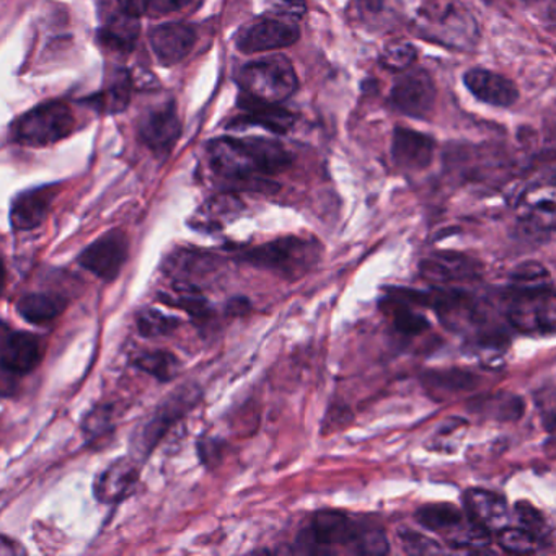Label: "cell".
<instances>
[{"mask_svg": "<svg viewBox=\"0 0 556 556\" xmlns=\"http://www.w3.org/2000/svg\"><path fill=\"white\" fill-rule=\"evenodd\" d=\"M292 553L302 555H383L389 542L380 527L341 510H318L295 535Z\"/></svg>", "mask_w": 556, "mask_h": 556, "instance_id": "6da1fadb", "label": "cell"}, {"mask_svg": "<svg viewBox=\"0 0 556 556\" xmlns=\"http://www.w3.org/2000/svg\"><path fill=\"white\" fill-rule=\"evenodd\" d=\"M207 154L214 174L232 181H258L281 174L292 162L281 142L263 138L224 136L211 142Z\"/></svg>", "mask_w": 556, "mask_h": 556, "instance_id": "7a4b0ae2", "label": "cell"}, {"mask_svg": "<svg viewBox=\"0 0 556 556\" xmlns=\"http://www.w3.org/2000/svg\"><path fill=\"white\" fill-rule=\"evenodd\" d=\"M409 24L432 43L467 51L478 41V24L458 0H405Z\"/></svg>", "mask_w": 556, "mask_h": 556, "instance_id": "3957f363", "label": "cell"}, {"mask_svg": "<svg viewBox=\"0 0 556 556\" xmlns=\"http://www.w3.org/2000/svg\"><path fill=\"white\" fill-rule=\"evenodd\" d=\"M236 262L253 268L268 269L286 281H299L311 273L321 260V245L307 237H279L262 245L227 247Z\"/></svg>", "mask_w": 556, "mask_h": 556, "instance_id": "277c9868", "label": "cell"}, {"mask_svg": "<svg viewBox=\"0 0 556 556\" xmlns=\"http://www.w3.org/2000/svg\"><path fill=\"white\" fill-rule=\"evenodd\" d=\"M201 396L203 393L197 386H185L170 393L152 413L151 418L135 429L129 441V455L139 464H144L164 441L167 432L201 402Z\"/></svg>", "mask_w": 556, "mask_h": 556, "instance_id": "5b68a950", "label": "cell"}, {"mask_svg": "<svg viewBox=\"0 0 556 556\" xmlns=\"http://www.w3.org/2000/svg\"><path fill=\"white\" fill-rule=\"evenodd\" d=\"M510 327L527 334H556V291L549 286L523 285L506 298Z\"/></svg>", "mask_w": 556, "mask_h": 556, "instance_id": "8992f818", "label": "cell"}, {"mask_svg": "<svg viewBox=\"0 0 556 556\" xmlns=\"http://www.w3.org/2000/svg\"><path fill=\"white\" fill-rule=\"evenodd\" d=\"M242 92L253 99L282 103L294 96L299 87L298 74L291 61L281 54L260 58L245 64L239 73Z\"/></svg>", "mask_w": 556, "mask_h": 556, "instance_id": "52a82bcc", "label": "cell"}, {"mask_svg": "<svg viewBox=\"0 0 556 556\" xmlns=\"http://www.w3.org/2000/svg\"><path fill=\"white\" fill-rule=\"evenodd\" d=\"M76 128L73 110L64 102L35 106L12 125L11 138L25 148H48L63 141Z\"/></svg>", "mask_w": 556, "mask_h": 556, "instance_id": "ba28073f", "label": "cell"}, {"mask_svg": "<svg viewBox=\"0 0 556 556\" xmlns=\"http://www.w3.org/2000/svg\"><path fill=\"white\" fill-rule=\"evenodd\" d=\"M416 519L421 526L432 532L441 533L451 545L473 546L481 548L490 543V532L475 523L467 513L451 504H429L416 513Z\"/></svg>", "mask_w": 556, "mask_h": 556, "instance_id": "9c48e42d", "label": "cell"}, {"mask_svg": "<svg viewBox=\"0 0 556 556\" xmlns=\"http://www.w3.org/2000/svg\"><path fill=\"white\" fill-rule=\"evenodd\" d=\"M128 258V236L123 230L112 229L87 245L77 255V263L100 281L113 282L122 275Z\"/></svg>", "mask_w": 556, "mask_h": 556, "instance_id": "30bf717a", "label": "cell"}, {"mask_svg": "<svg viewBox=\"0 0 556 556\" xmlns=\"http://www.w3.org/2000/svg\"><path fill=\"white\" fill-rule=\"evenodd\" d=\"M301 37L295 22L278 17H262L243 25L236 35V47L240 53H273L292 47Z\"/></svg>", "mask_w": 556, "mask_h": 556, "instance_id": "8fae6325", "label": "cell"}, {"mask_svg": "<svg viewBox=\"0 0 556 556\" xmlns=\"http://www.w3.org/2000/svg\"><path fill=\"white\" fill-rule=\"evenodd\" d=\"M45 356V344L38 334L24 330L2 328L0 341V369L2 377H24L34 372Z\"/></svg>", "mask_w": 556, "mask_h": 556, "instance_id": "7c38bea8", "label": "cell"}, {"mask_svg": "<svg viewBox=\"0 0 556 556\" xmlns=\"http://www.w3.org/2000/svg\"><path fill=\"white\" fill-rule=\"evenodd\" d=\"M435 97L438 90L432 77L425 70H408L393 86L390 103L402 115L426 119L434 110Z\"/></svg>", "mask_w": 556, "mask_h": 556, "instance_id": "4fadbf2b", "label": "cell"}, {"mask_svg": "<svg viewBox=\"0 0 556 556\" xmlns=\"http://www.w3.org/2000/svg\"><path fill=\"white\" fill-rule=\"evenodd\" d=\"M141 477V464L131 455L113 460L93 481V496L100 504L116 507L131 497Z\"/></svg>", "mask_w": 556, "mask_h": 556, "instance_id": "5bb4252c", "label": "cell"}, {"mask_svg": "<svg viewBox=\"0 0 556 556\" xmlns=\"http://www.w3.org/2000/svg\"><path fill=\"white\" fill-rule=\"evenodd\" d=\"M181 135V122L174 102L152 106L139 119V136L151 151L167 155Z\"/></svg>", "mask_w": 556, "mask_h": 556, "instance_id": "9a60e30c", "label": "cell"}, {"mask_svg": "<svg viewBox=\"0 0 556 556\" xmlns=\"http://www.w3.org/2000/svg\"><path fill=\"white\" fill-rule=\"evenodd\" d=\"M240 115L229 123V129L256 128L266 129L275 135H288L295 123V116L279 103L263 102L242 92L239 103Z\"/></svg>", "mask_w": 556, "mask_h": 556, "instance_id": "2e32d148", "label": "cell"}, {"mask_svg": "<svg viewBox=\"0 0 556 556\" xmlns=\"http://www.w3.org/2000/svg\"><path fill=\"white\" fill-rule=\"evenodd\" d=\"M198 34L193 25L185 22H168L159 25L149 34V43L159 63L165 67L181 63L197 45Z\"/></svg>", "mask_w": 556, "mask_h": 556, "instance_id": "e0dca14e", "label": "cell"}, {"mask_svg": "<svg viewBox=\"0 0 556 556\" xmlns=\"http://www.w3.org/2000/svg\"><path fill=\"white\" fill-rule=\"evenodd\" d=\"M56 194L58 188L54 185L34 188L17 194L11 207L12 229L15 232H30L38 229L47 219Z\"/></svg>", "mask_w": 556, "mask_h": 556, "instance_id": "ac0fdd59", "label": "cell"}, {"mask_svg": "<svg viewBox=\"0 0 556 556\" xmlns=\"http://www.w3.org/2000/svg\"><path fill=\"white\" fill-rule=\"evenodd\" d=\"M517 214L527 226L556 230V180L533 185L520 194Z\"/></svg>", "mask_w": 556, "mask_h": 556, "instance_id": "d6986e66", "label": "cell"}, {"mask_svg": "<svg viewBox=\"0 0 556 556\" xmlns=\"http://www.w3.org/2000/svg\"><path fill=\"white\" fill-rule=\"evenodd\" d=\"M464 84L471 96L480 102L500 109H509L519 99V90L513 80L486 70H470L465 73Z\"/></svg>", "mask_w": 556, "mask_h": 556, "instance_id": "ffe728a7", "label": "cell"}, {"mask_svg": "<svg viewBox=\"0 0 556 556\" xmlns=\"http://www.w3.org/2000/svg\"><path fill=\"white\" fill-rule=\"evenodd\" d=\"M435 142L422 132L408 128H395L392 157L403 170H425L434 157Z\"/></svg>", "mask_w": 556, "mask_h": 556, "instance_id": "44dd1931", "label": "cell"}, {"mask_svg": "<svg viewBox=\"0 0 556 556\" xmlns=\"http://www.w3.org/2000/svg\"><path fill=\"white\" fill-rule=\"evenodd\" d=\"M139 35H141L139 17L119 9L118 12L106 15L97 31V40L100 47L105 48L110 53L125 56L135 51Z\"/></svg>", "mask_w": 556, "mask_h": 556, "instance_id": "7402d4cb", "label": "cell"}, {"mask_svg": "<svg viewBox=\"0 0 556 556\" xmlns=\"http://www.w3.org/2000/svg\"><path fill=\"white\" fill-rule=\"evenodd\" d=\"M465 513L486 532H500L509 526V510L500 494L484 490H470L464 496Z\"/></svg>", "mask_w": 556, "mask_h": 556, "instance_id": "603a6c76", "label": "cell"}, {"mask_svg": "<svg viewBox=\"0 0 556 556\" xmlns=\"http://www.w3.org/2000/svg\"><path fill=\"white\" fill-rule=\"evenodd\" d=\"M421 271L429 281L452 282L478 278L481 268L468 256L458 253H438L422 262Z\"/></svg>", "mask_w": 556, "mask_h": 556, "instance_id": "cb8c5ba5", "label": "cell"}, {"mask_svg": "<svg viewBox=\"0 0 556 556\" xmlns=\"http://www.w3.org/2000/svg\"><path fill=\"white\" fill-rule=\"evenodd\" d=\"M70 301L56 292H28L15 302V312L31 325H48L66 312Z\"/></svg>", "mask_w": 556, "mask_h": 556, "instance_id": "d4e9b609", "label": "cell"}, {"mask_svg": "<svg viewBox=\"0 0 556 556\" xmlns=\"http://www.w3.org/2000/svg\"><path fill=\"white\" fill-rule=\"evenodd\" d=\"M132 80L126 71H116L115 77L110 80L105 89L86 100L90 109L100 115H116L125 112L131 102Z\"/></svg>", "mask_w": 556, "mask_h": 556, "instance_id": "484cf974", "label": "cell"}, {"mask_svg": "<svg viewBox=\"0 0 556 556\" xmlns=\"http://www.w3.org/2000/svg\"><path fill=\"white\" fill-rule=\"evenodd\" d=\"M132 367L154 377L157 382L167 383L180 374L181 361L172 351H144L132 357Z\"/></svg>", "mask_w": 556, "mask_h": 556, "instance_id": "4316f807", "label": "cell"}, {"mask_svg": "<svg viewBox=\"0 0 556 556\" xmlns=\"http://www.w3.org/2000/svg\"><path fill=\"white\" fill-rule=\"evenodd\" d=\"M115 406L112 403H97L80 421V432H83L86 444L96 445L103 439L110 438L115 431Z\"/></svg>", "mask_w": 556, "mask_h": 556, "instance_id": "83f0119b", "label": "cell"}, {"mask_svg": "<svg viewBox=\"0 0 556 556\" xmlns=\"http://www.w3.org/2000/svg\"><path fill=\"white\" fill-rule=\"evenodd\" d=\"M475 412L486 418L500 419V421H514L520 418L523 412V403L517 396L507 393L486 395L475 402Z\"/></svg>", "mask_w": 556, "mask_h": 556, "instance_id": "f1b7e54d", "label": "cell"}, {"mask_svg": "<svg viewBox=\"0 0 556 556\" xmlns=\"http://www.w3.org/2000/svg\"><path fill=\"white\" fill-rule=\"evenodd\" d=\"M181 318L164 314L157 308H142L136 317V327L144 338L167 337L180 328Z\"/></svg>", "mask_w": 556, "mask_h": 556, "instance_id": "f546056e", "label": "cell"}, {"mask_svg": "<svg viewBox=\"0 0 556 556\" xmlns=\"http://www.w3.org/2000/svg\"><path fill=\"white\" fill-rule=\"evenodd\" d=\"M477 379L470 372L451 370V372H432L426 376V386L435 396H447L462 390L471 389Z\"/></svg>", "mask_w": 556, "mask_h": 556, "instance_id": "4dcf8cb0", "label": "cell"}, {"mask_svg": "<svg viewBox=\"0 0 556 556\" xmlns=\"http://www.w3.org/2000/svg\"><path fill=\"white\" fill-rule=\"evenodd\" d=\"M161 301L165 302L167 305L184 308V311L200 325L210 324V320H213L214 315H216L211 302L207 301L206 298H203V295L194 294L193 291H178V295L175 299L162 298L161 295Z\"/></svg>", "mask_w": 556, "mask_h": 556, "instance_id": "1f68e13d", "label": "cell"}, {"mask_svg": "<svg viewBox=\"0 0 556 556\" xmlns=\"http://www.w3.org/2000/svg\"><path fill=\"white\" fill-rule=\"evenodd\" d=\"M497 539L500 545L509 553H533L542 545V540L522 526L504 527L497 532Z\"/></svg>", "mask_w": 556, "mask_h": 556, "instance_id": "d6a6232c", "label": "cell"}, {"mask_svg": "<svg viewBox=\"0 0 556 556\" xmlns=\"http://www.w3.org/2000/svg\"><path fill=\"white\" fill-rule=\"evenodd\" d=\"M416 58H418V51L412 43H408V41H393V43L387 45L380 61L389 71L405 73V71L412 70L413 64L416 63Z\"/></svg>", "mask_w": 556, "mask_h": 556, "instance_id": "836d02e7", "label": "cell"}, {"mask_svg": "<svg viewBox=\"0 0 556 556\" xmlns=\"http://www.w3.org/2000/svg\"><path fill=\"white\" fill-rule=\"evenodd\" d=\"M242 203L237 198L232 197H219L214 200L207 201L204 210H201L200 216L198 217V224H206L207 227L220 226V217L237 216Z\"/></svg>", "mask_w": 556, "mask_h": 556, "instance_id": "e575fe53", "label": "cell"}, {"mask_svg": "<svg viewBox=\"0 0 556 556\" xmlns=\"http://www.w3.org/2000/svg\"><path fill=\"white\" fill-rule=\"evenodd\" d=\"M266 9L273 17L298 24L307 11V0H266Z\"/></svg>", "mask_w": 556, "mask_h": 556, "instance_id": "d590c367", "label": "cell"}, {"mask_svg": "<svg viewBox=\"0 0 556 556\" xmlns=\"http://www.w3.org/2000/svg\"><path fill=\"white\" fill-rule=\"evenodd\" d=\"M197 448L201 464L206 465L210 470H213L223 462L226 442L220 438H216V435H206V438H201L198 441Z\"/></svg>", "mask_w": 556, "mask_h": 556, "instance_id": "8d00e7d4", "label": "cell"}, {"mask_svg": "<svg viewBox=\"0 0 556 556\" xmlns=\"http://www.w3.org/2000/svg\"><path fill=\"white\" fill-rule=\"evenodd\" d=\"M516 514L517 520H519V526H522L523 529L532 532L533 535L539 536L543 542L546 533H548V529H546V523L545 520H543L542 514H540L535 507H532L527 503L517 504Z\"/></svg>", "mask_w": 556, "mask_h": 556, "instance_id": "74e56055", "label": "cell"}, {"mask_svg": "<svg viewBox=\"0 0 556 556\" xmlns=\"http://www.w3.org/2000/svg\"><path fill=\"white\" fill-rule=\"evenodd\" d=\"M191 4V0H148V15L162 17V15L175 14Z\"/></svg>", "mask_w": 556, "mask_h": 556, "instance_id": "f35d334b", "label": "cell"}, {"mask_svg": "<svg viewBox=\"0 0 556 556\" xmlns=\"http://www.w3.org/2000/svg\"><path fill=\"white\" fill-rule=\"evenodd\" d=\"M403 542H405V546H408L409 552H431V549H435L434 542L426 539L422 535H416V533H405L403 536Z\"/></svg>", "mask_w": 556, "mask_h": 556, "instance_id": "ab89813d", "label": "cell"}, {"mask_svg": "<svg viewBox=\"0 0 556 556\" xmlns=\"http://www.w3.org/2000/svg\"><path fill=\"white\" fill-rule=\"evenodd\" d=\"M250 307H252V304H250L249 299L233 298L227 302L226 315H229V317H242V315L249 314Z\"/></svg>", "mask_w": 556, "mask_h": 556, "instance_id": "60d3db41", "label": "cell"}, {"mask_svg": "<svg viewBox=\"0 0 556 556\" xmlns=\"http://www.w3.org/2000/svg\"><path fill=\"white\" fill-rule=\"evenodd\" d=\"M116 2H118L119 9L136 15V17L148 15V0H116Z\"/></svg>", "mask_w": 556, "mask_h": 556, "instance_id": "b9f144b4", "label": "cell"}, {"mask_svg": "<svg viewBox=\"0 0 556 556\" xmlns=\"http://www.w3.org/2000/svg\"><path fill=\"white\" fill-rule=\"evenodd\" d=\"M546 428L556 435V412H553L552 415L546 418Z\"/></svg>", "mask_w": 556, "mask_h": 556, "instance_id": "7bdbcfd3", "label": "cell"}, {"mask_svg": "<svg viewBox=\"0 0 556 556\" xmlns=\"http://www.w3.org/2000/svg\"><path fill=\"white\" fill-rule=\"evenodd\" d=\"M549 17L556 21V0H553V4L549 5Z\"/></svg>", "mask_w": 556, "mask_h": 556, "instance_id": "ee69618b", "label": "cell"}]
</instances>
